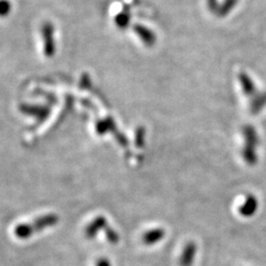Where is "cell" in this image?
<instances>
[{"label": "cell", "instance_id": "cell-1", "mask_svg": "<svg viewBox=\"0 0 266 266\" xmlns=\"http://www.w3.org/2000/svg\"><path fill=\"white\" fill-rule=\"evenodd\" d=\"M244 135V147L242 150V156L246 164L253 166L257 163V145H258V136L255 129L247 125L243 129Z\"/></svg>", "mask_w": 266, "mask_h": 266}, {"label": "cell", "instance_id": "cell-2", "mask_svg": "<svg viewBox=\"0 0 266 266\" xmlns=\"http://www.w3.org/2000/svg\"><path fill=\"white\" fill-rule=\"evenodd\" d=\"M42 35L44 39V51L47 56H52L55 50L54 39H53V26L50 23H46L42 27Z\"/></svg>", "mask_w": 266, "mask_h": 266}, {"label": "cell", "instance_id": "cell-3", "mask_svg": "<svg viewBox=\"0 0 266 266\" xmlns=\"http://www.w3.org/2000/svg\"><path fill=\"white\" fill-rule=\"evenodd\" d=\"M258 208V200L253 195H248L244 203L240 207V213L244 217H250L255 214Z\"/></svg>", "mask_w": 266, "mask_h": 266}, {"label": "cell", "instance_id": "cell-4", "mask_svg": "<svg viewBox=\"0 0 266 266\" xmlns=\"http://www.w3.org/2000/svg\"><path fill=\"white\" fill-rule=\"evenodd\" d=\"M240 80L242 83V90L243 93L247 96V97H256L257 96V92H256V88L252 82V80L244 73L240 74Z\"/></svg>", "mask_w": 266, "mask_h": 266}, {"label": "cell", "instance_id": "cell-5", "mask_svg": "<svg viewBox=\"0 0 266 266\" xmlns=\"http://www.w3.org/2000/svg\"><path fill=\"white\" fill-rule=\"evenodd\" d=\"M266 106V92L262 94H257L251 103V113L257 114Z\"/></svg>", "mask_w": 266, "mask_h": 266}, {"label": "cell", "instance_id": "cell-6", "mask_svg": "<svg viewBox=\"0 0 266 266\" xmlns=\"http://www.w3.org/2000/svg\"><path fill=\"white\" fill-rule=\"evenodd\" d=\"M194 252H195V245L194 244H190L185 253L183 254V257H182V266H191L192 265V262H193V259L194 258Z\"/></svg>", "mask_w": 266, "mask_h": 266}, {"label": "cell", "instance_id": "cell-7", "mask_svg": "<svg viewBox=\"0 0 266 266\" xmlns=\"http://www.w3.org/2000/svg\"><path fill=\"white\" fill-rule=\"evenodd\" d=\"M164 233L161 231H155V232H151L149 234L145 235L144 237V242L146 243H153V242H157L159 239H161L163 237Z\"/></svg>", "mask_w": 266, "mask_h": 266}, {"label": "cell", "instance_id": "cell-8", "mask_svg": "<svg viewBox=\"0 0 266 266\" xmlns=\"http://www.w3.org/2000/svg\"><path fill=\"white\" fill-rule=\"evenodd\" d=\"M11 7L9 0H0V17L7 16L11 11Z\"/></svg>", "mask_w": 266, "mask_h": 266}, {"label": "cell", "instance_id": "cell-9", "mask_svg": "<svg viewBox=\"0 0 266 266\" xmlns=\"http://www.w3.org/2000/svg\"><path fill=\"white\" fill-rule=\"evenodd\" d=\"M97 266H111L110 265V262L107 260V259H102L98 262Z\"/></svg>", "mask_w": 266, "mask_h": 266}]
</instances>
